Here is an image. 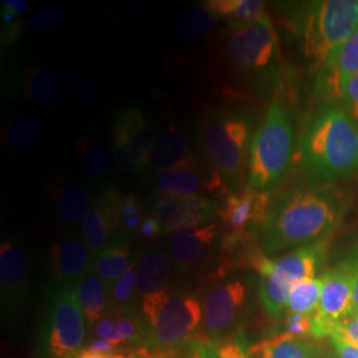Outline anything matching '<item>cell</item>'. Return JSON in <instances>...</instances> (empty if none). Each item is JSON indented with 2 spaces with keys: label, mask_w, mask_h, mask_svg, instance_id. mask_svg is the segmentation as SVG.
Here are the masks:
<instances>
[{
  "label": "cell",
  "mask_w": 358,
  "mask_h": 358,
  "mask_svg": "<svg viewBox=\"0 0 358 358\" xmlns=\"http://www.w3.org/2000/svg\"><path fill=\"white\" fill-rule=\"evenodd\" d=\"M134 263L128 234L122 231L115 235L103 251L93 255V271L108 284L109 289Z\"/></svg>",
  "instance_id": "24"
},
{
  "label": "cell",
  "mask_w": 358,
  "mask_h": 358,
  "mask_svg": "<svg viewBox=\"0 0 358 358\" xmlns=\"http://www.w3.org/2000/svg\"><path fill=\"white\" fill-rule=\"evenodd\" d=\"M137 292L138 296L158 292L166 288L170 264L161 251H146L137 262Z\"/></svg>",
  "instance_id": "29"
},
{
  "label": "cell",
  "mask_w": 358,
  "mask_h": 358,
  "mask_svg": "<svg viewBox=\"0 0 358 358\" xmlns=\"http://www.w3.org/2000/svg\"><path fill=\"white\" fill-rule=\"evenodd\" d=\"M282 331L294 338L319 341L313 315H299L287 312L282 319Z\"/></svg>",
  "instance_id": "38"
},
{
  "label": "cell",
  "mask_w": 358,
  "mask_h": 358,
  "mask_svg": "<svg viewBox=\"0 0 358 358\" xmlns=\"http://www.w3.org/2000/svg\"><path fill=\"white\" fill-rule=\"evenodd\" d=\"M217 26V17L203 6H192L182 16L174 29V40L178 44H190L211 34Z\"/></svg>",
  "instance_id": "31"
},
{
  "label": "cell",
  "mask_w": 358,
  "mask_h": 358,
  "mask_svg": "<svg viewBox=\"0 0 358 358\" xmlns=\"http://www.w3.org/2000/svg\"><path fill=\"white\" fill-rule=\"evenodd\" d=\"M76 294L87 325L93 328L110 309V289L92 269L77 284Z\"/></svg>",
  "instance_id": "25"
},
{
  "label": "cell",
  "mask_w": 358,
  "mask_h": 358,
  "mask_svg": "<svg viewBox=\"0 0 358 358\" xmlns=\"http://www.w3.org/2000/svg\"><path fill=\"white\" fill-rule=\"evenodd\" d=\"M23 92L28 100L47 110H56L64 103L63 85L57 76L48 69H28Z\"/></svg>",
  "instance_id": "27"
},
{
  "label": "cell",
  "mask_w": 358,
  "mask_h": 358,
  "mask_svg": "<svg viewBox=\"0 0 358 358\" xmlns=\"http://www.w3.org/2000/svg\"><path fill=\"white\" fill-rule=\"evenodd\" d=\"M201 358H255L252 344L243 329L217 341H206L201 349Z\"/></svg>",
  "instance_id": "33"
},
{
  "label": "cell",
  "mask_w": 358,
  "mask_h": 358,
  "mask_svg": "<svg viewBox=\"0 0 358 358\" xmlns=\"http://www.w3.org/2000/svg\"><path fill=\"white\" fill-rule=\"evenodd\" d=\"M115 166L130 176L149 165L155 145V133L141 110L125 108L115 113L112 122Z\"/></svg>",
  "instance_id": "12"
},
{
  "label": "cell",
  "mask_w": 358,
  "mask_h": 358,
  "mask_svg": "<svg viewBox=\"0 0 358 358\" xmlns=\"http://www.w3.org/2000/svg\"><path fill=\"white\" fill-rule=\"evenodd\" d=\"M358 75V27L315 72V96L321 103H337L348 78Z\"/></svg>",
  "instance_id": "18"
},
{
  "label": "cell",
  "mask_w": 358,
  "mask_h": 358,
  "mask_svg": "<svg viewBox=\"0 0 358 358\" xmlns=\"http://www.w3.org/2000/svg\"><path fill=\"white\" fill-rule=\"evenodd\" d=\"M350 206L352 195L337 185H307L284 192L272 202L260 231L262 252L278 255L329 239Z\"/></svg>",
  "instance_id": "1"
},
{
  "label": "cell",
  "mask_w": 358,
  "mask_h": 358,
  "mask_svg": "<svg viewBox=\"0 0 358 358\" xmlns=\"http://www.w3.org/2000/svg\"><path fill=\"white\" fill-rule=\"evenodd\" d=\"M35 334V358H75L84 348L87 321L76 288L48 292Z\"/></svg>",
  "instance_id": "9"
},
{
  "label": "cell",
  "mask_w": 358,
  "mask_h": 358,
  "mask_svg": "<svg viewBox=\"0 0 358 358\" xmlns=\"http://www.w3.org/2000/svg\"><path fill=\"white\" fill-rule=\"evenodd\" d=\"M321 278L309 279L294 287L289 294L287 312L299 315H313L320 303Z\"/></svg>",
  "instance_id": "34"
},
{
  "label": "cell",
  "mask_w": 358,
  "mask_h": 358,
  "mask_svg": "<svg viewBox=\"0 0 358 358\" xmlns=\"http://www.w3.org/2000/svg\"><path fill=\"white\" fill-rule=\"evenodd\" d=\"M29 254L16 235L0 245V304L1 322L7 336L17 338L22 332L29 297Z\"/></svg>",
  "instance_id": "10"
},
{
  "label": "cell",
  "mask_w": 358,
  "mask_h": 358,
  "mask_svg": "<svg viewBox=\"0 0 358 358\" xmlns=\"http://www.w3.org/2000/svg\"><path fill=\"white\" fill-rule=\"evenodd\" d=\"M219 226L208 223L199 227L177 231L169 235V252L180 267L187 269L208 268L214 251L220 248Z\"/></svg>",
  "instance_id": "19"
},
{
  "label": "cell",
  "mask_w": 358,
  "mask_h": 358,
  "mask_svg": "<svg viewBox=\"0 0 358 358\" xmlns=\"http://www.w3.org/2000/svg\"><path fill=\"white\" fill-rule=\"evenodd\" d=\"M252 122L242 112H222L207 117L202 127L206 155L224 185L236 187L248 166Z\"/></svg>",
  "instance_id": "8"
},
{
  "label": "cell",
  "mask_w": 358,
  "mask_h": 358,
  "mask_svg": "<svg viewBox=\"0 0 358 358\" xmlns=\"http://www.w3.org/2000/svg\"><path fill=\"white\" fill-rule=\"evenodd\" d=\"M136 349L131 348H121L115 353H101L90 349L88 346H84L75 358H131Z\"/></svg>",
  "instance_id": "44"
},
{
  "label": "cell",
  "mask_w": 358,
  "mask_h": 358,
  "mask_svg": "<svg viewBox=\"0 0 358 358\" xmlns=\"http://www.w3.org/2000/svg\"><path fill=\"white\" fill-rule=\"evenodd\" d=\"M215 201L207 196H169L161 194L155 205V219L161 227V235L208 224L217 217Z\"/></svg>",
  "instance_id": "16"
},
{
  "label": "cell",
  "mask_w": 358,
  "mask_h": 358,
  "mask_svg": "<svg viewBox=\"0 0 358 358\" xmlns=\"http://www.w3.org/2000/svg\"><path fill=\"white\" fill-rule=\"evenodd\" d=\"M294 34L312 71H317L358 27V1L320 0L296 7Z\"/></svg>",
  "instance_id": "6"
},
{
  "label": "cell",
  "mask_w": 358,
  "mask_h": 358,
  "mask_svg": "<svg viewBox=\"0 0 358 358\" xmlns=\"http://www.w3.org/2000/svg\"><path fill=\"white\" fill-rule=\"evenodd\" d=\"M272 205L271 194L244 187L227 192L219 206L217 217L224 229L220 251L231 254L260 235Z\"/></svg>",
  "instance_id": "11"
},
{
  "label": "cell",
  "mask_w": 358,
  "mask_h": 358,
  "mask_svg": "<svg viewBox=\"0 0 358 358\" xmlns=\"http://www.w3.org/2000/svg\"><path fill=\"white\" fill-rule=\"evenodd\" d=\"M333 334L358 348V313H352L345 320L341 321Z\"/></svg>",
  "instance_id": "41"
},
{
  "label": "cell",
  "mask_w": 358,
  "mask_h": 358,
  "mask_svg": "<svg viewBox=\"0 0 358 358\" xmlns=\"http://www.w3.org/2000/svg\"><path fill=\"white\" fill-rule=\"evenodd\" d=\"M294 150V109L280 99H275L252 136L245 187L269 194L278 189L287 177Z\"/></svg>",
  "instance_id": "4"
},
{
  "label": "cell",
  "mask_w": 358,
  "mask_h": 358,
  "mask_svg": "<svg viewBox=\"0 0 358 358\" xmlns=\"http://www.w3.org/2000/svg\"><path fill=\"white\" fill-rule=\"evenodd\" d=\"M51 198L56 217L66 224H76L84 220L90 210L87 190L68 179H59L56 185L51 186Z\"/></svg>",
  "instance_id": "26"
},
{
  "label": "cell",
  "mask_w": 358,
  "mask_h": 358,
  "mask_svg": "<svg viewBox=\"0 0 358 358\" xmlns=\"http://www.w3.org/2000/svg\"><path fill=\"white\" fill-rule=\"evenodd\" d=\"M223 179L214 167L203 169L194 161L185 166L161 170L155 186L169 196H205L223 187Z\"/></svg>",
  "instance_id": "20"
},
{
  "label": "cell",
  "mask_w": 358,
  "mask_h": 358,
  "mask_svg": "<svg viewBox=\"0 0 358 358\" xmlns=\"http://www.w3.org/2000/svg\"><path fill=\"white\" fill-rule=\"evenodd\" d=\"M43 136V129L36 118L31 115H19L7 122L3 131V143L6 149L27 157L38 146Z\"/></svg>",
  "instance_id": "28"
},
{
  "label": "cell",
  "mask_w": 358,
  "mask_h": 358,
  "mask_svg": "<svg viewBox=\"0 0 358 358\" xmlns=\"http://www.w3.org/2000/svg\"><path fill=\"white\" fill-rule=\"evenodd\" d=\"M142 213H143V205L137 195L128 194L122 196V203H121L122 220L131 217H141Z\"/></svg>",
  "instance_id": "42"
},
{
  "label": "cell",
  "mask_w": 358,
  "mask_h": 358,
  "mask_svg": "<svg viewBox=\"0 0 358 358\" xmlns=\"http://www.w3.org/2000/svg\"><path fill=\"white\" fill-rule=\"evenodd\" d=\"M195 161L187 136L178 127L171 125L157 140L148 166L154 170H166L185 166Z\"/></svg>",
  "instance_id": "23"
},
{
  "label": "cell",
  "mask_w": 358,
  "mask_h": 358,
  "mask_svg": "<svg viewBox=\"0 0 358 358\" xmlns=\"http://www.w3.org/2000/svg\"><path fill=\"white\" fill-rule=\"evenodd\" d=\"M308 185H337L358 174V125L336 103H320L309 117L297 149Z\"/></svg>",
  "instance_id": "2"
},
{
  "label": "cell",
  "mask_w": 358,
  "mask_h": 358,
  "mask_svg": "<svg viewBox=\"0 0 358 358\" xmlns=\"http://www.w3.org/2000/svg\"><path fill=\"white\" fill-rule=\"evenodd\" d=\"M227 43L234 69L260 92L273 90L282 83L279 38L268 15L248 26H230Z\"/></svg>",
  "instance_id": "7"
},
{
  "label": "cell",
  "mask_w": 358,
  "mask_h": 358,
  "mask_svg": "<svg viewBox=\"0 0 358 358\" xmlns=\"http://www.w3.org/2000/svg\"><path fill=\"white\" fill-rule=\"evenodd\" d=\"M64 83L72 97L78 103L92 105L99 103L101 92L97 83L84 72L69 69L64 75Z\"/></svg>",
  "instance_id": "35"
},
{
  "label": "cell",
  "mask_w": 358,
  "mask_h": 358,
  "mask_svg": "<svg viewBox=\"0 0 358 358\" xmlns=\"http://www.w3.org/2000/svg\"><path fill=\"white\" fill-rule=\"evenodd\" d=\"M97 340L108 341L118 348L138 349L143 346V329L140 315L134 309H109L93 327Z\"/></svg>",
  "instance_id": "21"
},
{
  "label": "cell",
  "mask_w": 358,
  "mask_h": 358,
  "mask_svg": "<svg viewBox=\"0 0 358 358\" xmlns=\"http://www.w3.org/2000/svg\"><path fill=\"white\" fill-rule=\"evenodd\" d=\"M122 195L115 187H106L90 206L83 220V239L92 255L99 254L110 243L121 229Z\"/></svg>",
  "instance_id": "17"
},
{
  "label": "cell",
  "mask_w": 358,
  "mask_h": 358,
  "mask_svg": "<svg viewBox=\"0 0 358 358\" xmlns=\"http://www.w3.org/2000/svg\"><path fill=\"white\" fill-rule=\"evenodd\" d=\"M358 125V75L348 78L343 84L337 103Z\"/></svg>",
  "instance_id": "39"
},
{
  "label": "cell",
  "mask_w": 358,
  "mask_h": 358,
  "mask_svg": "<svg viewBox=\"0 0 358 358\" xmlns=\"http://www.w3.org/2000/svg\"><path fill=\"white\" fill-rule=\"evenodd\" d=\"M338 264L345 269L350 279L353 292V309L355 313H358V245L350 250Z\"/></svg>",
  "instance_id": "40"
},
{
  "label": "cell",
  "mask_w": 358,
  "mask_h": 358,
  "mask_svg": "<svg viewBox=\"0 0 358 358\" xmlns=\"http://www.w3.org/2000/svg\"><path fill=\"white\" fill-rule=\"evenodd\" d=\"M71 20L69 10L62 4H48L43 7L40 11L34 13L26 22V26L38 29V31H48L56 29L65 26Z\"/></svg>",
  "instance_id": "36"
},
{
  "label": "cell",
  "mask_w": 358,
  "mask_h": 358,
  "mask_svg": "<svg viewBox=\"0 0 358 358\" xmlns=\"http://www.w3.org/2000/svg\"><path fill=\"white\" fill-rule=\"evenodd\" d=\"M255 358H333L332 348L325 341L294 338L282 332L271 333L252 344Z\"/></svg>",
  "instance_id": "22"
},
{
  "label": "cell",
  "mask_w": 358,
  "mask_h": 358,
  "mask_svg": "<svg viewBox=\"0 0 358 358\" xmlns=\"http://www.w3.org/2000/svg\"><path fill=\"white\" fill-rule=\"evenodd\" d=\"M248 285L242 279L217 282L207 294L203 306V331L211 341L241 331L248 303Z\"/></svg>",
  "instance_id": "13"
},
{
  "label": "cell",
  "mask_w": 358,
  "mask_h": 358,
  "mask_svg": "<svg viewBox=\"0 0 358 358\" xmlns=\"http://www.w3.org/2000/svg\"><path fill=\"white\" fill-rule=\"evenodd\" d=\"M331 239L303 245L278 257L254 251L245 259V266L259 276V296L267 316L282 320L287 313L289 294L297 284L315 279L329 254Z\"/></svg>",
  "instance_id": "3"
},
{
  "label": "cell",
  "mask_w": 358,
  "mask_h": 358,
  "mask_svg": "<svg viewBox=\"0 0 358 358\" xmlns=\"http://www.w3.org/2000/svg\"><path fill=\"white\" fill-rule=\"evenodd\" d=\"M320 278L322 282L320 303L313 317L317 338L319 341H325V338L332 337L341 321L355 313V309L352 282L345 269L337 264L333 268L324 271Z\"/></svg>",
  "instance_id": "15"
},
{
  "label": "cell",
  "mask_w": 358,
  "mask_h": 358,
  "mask_svg": "<svg viewBox=\"0 0 358 358\" xmlns=\"http://www.w3.org/2000/svg\"><path fill=\"white\" fill-rule=\"evenodd\" d=\"M331 348H332L333 358H358V348L350 345L338 336L333 334L329 338Z\"/></svg>",
  "instance_id": "43"
},
{
  "label": "cell",
  "mask_w": 358,
  "mask_h": 358,
  "mask_svg": "<svg viewBox=\"0 0 358 358\" xmlns=\"http://www.w3.org/2000/svg\"><path fill=\"white\" fill-rule=\"evenodd\" d=\"M93 269V255L77 236L55 241L47 254V294L76 288L78 282Z\"/></svg>",
  "instance_id": "14"
},
{
  "label": "cell",
  "mask_w": 358,
  "mask_h": 358,
  "mask_svg": "<svg viewBox=\"0 0 358 358\" xmlns=\"http://www.w3.org/2000/svg\"><path fill=\"white\" fill-rule=\"evenodd\" d=\"M1 6L10 8L11 11L17 13V15H20L28 8V1H26V0H3Z\"/></svg>",
  "instance_id": "46"
},
{
  "label": "cell",
  "mask_w": 358,
  "mask_h": 358,
  "mask_svg": "<svg viewBox=\"0 0 358 358\" xmlns=\"http://www.w3.org/2000/svg\"><path fill=\"white\" fill-rule=\"evenodd\" d=\"M137 263H134L127 273L120 278L110 288L112 309H131V297L137 292Z\"/></svg>",
  "instance_id": "37"
},
{
  "label": "cell",
  "mask_w": 358,
  "mask_h": 358,
  "mask_svg": "<svg viewBox=\"0 0 358 358\" xmlns=\"http://www.w3.org/2000/svg\"><path fill=\"white\" fill-rule=\"evenodd\" d=\"M140 317L143 346L166 352L190 344L201 334L203 307L196 294L165 288L142 297Z\"/></svg>",
  "instance_id": "5"
},
{
  "label": "cell",
  "mask_w": 358,
  "mask_h": 358,
  "mask_svg": "<svg viewBox=\"0 0 358 358\" xmlns=\"http://www.w3.org/2000/svg\"><path fill=\"white\" fill-rule=\"evenodd\" d=\"M76 152L84 176L90 179L101 178L108 173L115 159L113 150L106 143L90 141L87 138L78 140Z\"/></svg>",
  "instance_id": "32"
},
{
  "label": "cell",
  "mask_w": 358,
  "mask_h": 358,
  "mask_svg": "<svg viewBox=\"0 0 358 358\" xmlns=\"http://www.w3.org/2000/svg\"><path fill=\"white\" fill-rule=\"evenodd\" d=\"M217 17L230 20V26H248L262 20L266 3L260 0H208L202 3Z\"/></svg>",
  "instance_id": "30"
},
{
  "label": "cell",
  "mask_w": 358,
  "mask_h": 358,
  "mask_svg": "<svg viewBox=\"0 0 358 358\" xmlns=\"http://www.w3.org/2000/svg\"><path fill=\"white\" fill-rule=\"evenodd\" d=\"M138 231L143 239H154L155 236L161 235V227L155 217H146L145 220H142Z\"/></svg>",
  "instance_id": "45"
}]
</instances>
